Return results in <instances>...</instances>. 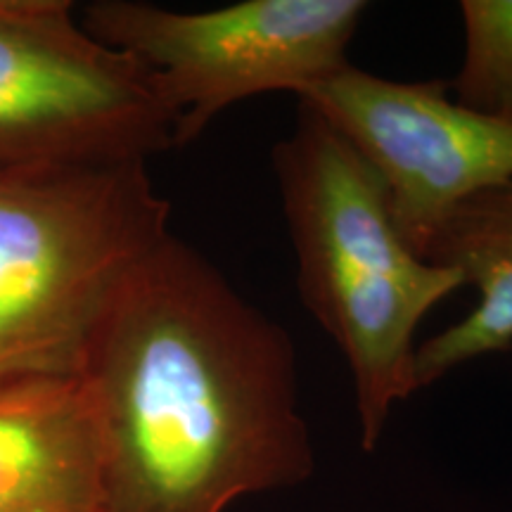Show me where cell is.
Here are the masks:
<instances>
[{"instance_id": "6da1fadb", "label": "cell", "mask_w": 512, "mask_h": 512, "mask_svg": "<svg viewBox=\"0 0 512 512\" xmlns=\"http://www.w3.org/2000/svg\"><path fill=\"white\" fill-rule=\"evenodd\" d=\"M294 339L169 233L95 325L79 377L105 512H226L313 475Z\"/></svg>"}, {"instance_id": "7a4b0ae2", "label": "cell", "mask_w": 512, "mask_h": 512, "mask_svg": "<svg viewBox=\"0 0 512 512\" xmlns=\"http://www.w3.org/2000/svg\"><path fill=\"white\" fill-rule=\"evenodd\" d=\"M271 166L299 297L347 361L361 446L375 451L396 403L418 392L422 320L463 280L406 245L380 178L311 107L299 102L297 124L273 145Z\"/></svg>"}, {"instance_id": "3957f363", "label": "cell", "mask_w": 512, "mask_h": 512, "mask_svg": "<svg viewBox=\"0 0 512 512\" xmlns=\"http://www.w3.org/2000/svg\"><path fill=\"white\" fill-rule=\"evenodd\" d=\"M169 216L147 162L0 174V384L79 375L95 325L171 233Z\"/></svg>"}, {"instance_id": "277c9868", "label": "cell", "mask_w": 512, "mask_h": 512, "mask_svg": "<svg viewBox=\"0 0 512 512\" xmlns=\"http://www.w3.org/2000/svg\"><path fill=\"white\" fill-rule=\"evenodd\" d=\"M368 8L363 0H242L183 12L95 0L81 24L150 69L178 117L174 147H183L242 100L273 91L299 98L347 67Z\"/></svg>"}, {"instance_id": "5b68a950", "label": "cell", "mask_w": 512, "mask_h": 512, "mask_svg": "<svg viewBox=\"0 0 512 512\" xmlns=\"http://www.w3.org/2000/svg\"><path fill=\"white\" fill-rule=\"evenodd\" d=\"M178 117L143 62L98 41L69 0H0V174L147 162Z\"/></svg>"}, {"instance_id": "8992f818", "label": "cell", "mask_w": 512, "mask_h": 512, "mask_svg": "<svg viewBox=\"0 0 512 512\" xmlns=\"http://www.w3.org/2000/svg\"><path fill=\"white\" fill-rule=\"evenodd\" d=\"M297 100L375 171L422 259L460 204L512 181V121L460 105L448 81H394L349 62Z\"/></svg>"}, {"instance_id": "52a82bcc", "label": "cell", "mask_w": 512, "mask_h": 512, "mask_svg": "<svg viewBox=\"0 0 512 512\" xmlns=\"http://www.w3.org/2000/svg\"><path fill=\"white\" fill-rule=\"evenodd\" d=\"M0 512H105L102 444L86 384H0Z\"/></svg>"}, {"instance_id": "ba28073f", "label": "cell", "mask_w": 512, "mask_h": 512, "mask_svg": "<svg viewBox=\"0 0 512 512\" xmlns=\"http://www.w3.org/2000/svg\"><path fill=\"white\" fill-rule=\"evenodd\" d=\"M427 261L475 287L477 306L463 320L418 344L415 387L512 347V181L465 200L434 235Z\"/></svg>"}, {"instance_id": "9c48e42d", "label": "cell", "mask_w": 512, "mask_h": 512, "mask_svg": "<svg viewBox=\"0 0 512 512\" xmlns=\"http://www.w3.org/2000/svg\"><path fill=\"white\" fill-rule=\"evenodd\" d=\"M465 53L448 91L460 105L512 121V0H463Z\"/></svg>"}]
</instances>
